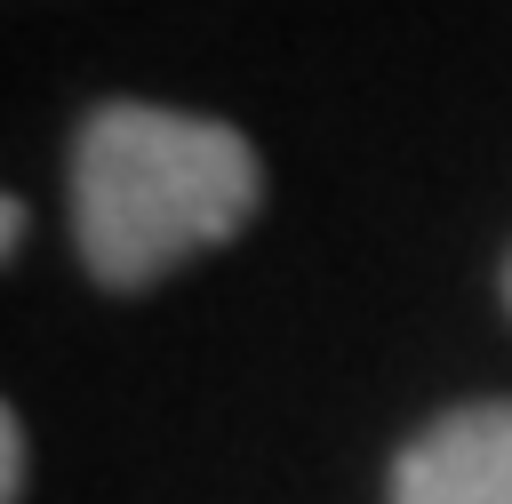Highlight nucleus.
<instances>
[{
  "mask_svg": "<svg viewBox=\"0 0 512 504\" xmlns=\"http://www.w3.org/2000/svg\"><path fill=\"white\" fill-rule=\"evenodd\" d=\"M264 200L240 128L176 104H96L72 136V240L88 280L152 288L200 248H224Z\"/></svg>",
  "mask_w": 512,
  "mask_h": 504,
  "instance_id": "nucleus-1",
  "label": "nucleus"
},
{
  "mask_svg": "<svg viewBox=\"0 0 512 504\" xmlns=\"http://www.w3.org/2000/svg\"><path fill=\"white\" fill-rule=\"evenodd\" d=\"M392 504H512V400H472L424 424L392 464Z\"/></svg>",
  "mask_w": 512,
  "mask_h": 504,
  "instance_id": "nucleus-2",
  "label": "nucleus"
},
{
  "mask_svg": "<svg viewBox=\"0 0 512 504\" xmlns=\"http://www.w3.org/2000/svg\"><path fill=\"white\" fill-rule=\"evenodd\" d=\"M24 472H32V440H24V416L8 408L0 416V504H24Z\"/></svg>",
  "mask_w": 512,
  "mask_h": 504,
  "instance_id": "nucleus-3",
  "label": "nucleus"
},
{
  "mask_svg": "<svg viewBox=\"0 0 512 504\" xmlns=\"http://www.w3.org/2000/svg\"><path fill=\"white\" fill-rule=\"evenodd\" d=\"M0 240H8L0 256H16V248H24V200H0Z\"/></svg>",
  "mask_w": 512,
  "mask_h": 504,
  "instance_id": "nucleus-4",
  "label": "nucleus"
},
{
  "mask_svg": "<svg viewBox=\"0 0 512 504\" xmlns=\"http://www.w3.org/2000/svg\"><path fill=\"white\" fill-rule=\"evenodd\" d=\"M504 304H512V264H504Z\"/></svg>",
  "mask_w": 512,
  "mask_h": 504,
  "instance_id": "nucleus-5",
  "label": "nucleus"
}]
</instances>
